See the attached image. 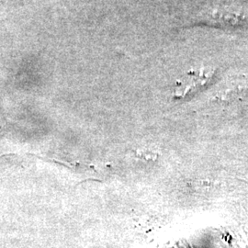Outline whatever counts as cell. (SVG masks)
<instances>
[{"mask_svg":"<svg viewBox=\"0 0 248 248\" xmlns=\"http://www.w3.org/2000/svg\"><path fill=\"white\" fill-rule=\"evenodd\" d=\"M213 73L208 69H200L187 72L186 76L177 82L174 95L177 98H186L204 89L212 79Z\"/></svg>","mask_w":248,"mask_h":248,"instance_id":"obj_1","label":"cell"}]
</instances>
